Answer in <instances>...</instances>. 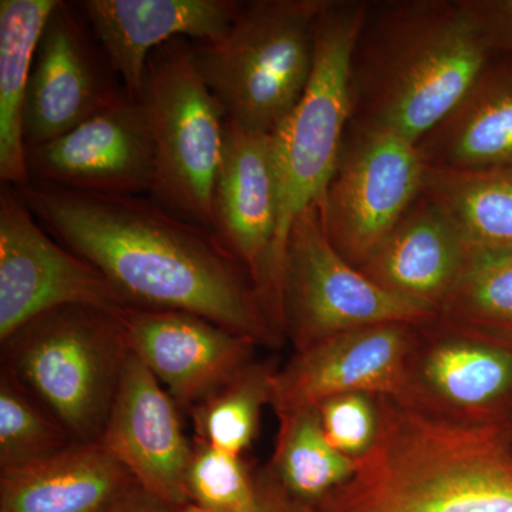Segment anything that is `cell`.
I'll list each match as a JSON object with an SVG mask.
<instances>
[{"mask_svg": "<svg viewBox=\"0 0 512 512\" xmlns=\"http://www.w3.org/2000/svg\"><path fill=\"white\" fill-rule=\"evenodd\" d=\"M56 241L109 279L128 306L194 313L276 346L251 275L220 238L144 195L15 187Z\"/></svg>", "mask_w": 512, "mask_h": 512, "instance_id": "6da1fadb", "label": "cell"}, {"mask_svg": "<svg viewBox=\"0 0 512 512\" xmlns=\"http://www.w3.org/2000/svg\"><path fill=\"white\" fill-rule=\"evenodd\" d=\"M379 434L319 512H512V424L443 419L377 396Z\"/></svg>", "mask_w": 512, "mask_h": 512, "instance_id": "7a4b0ae2", "label": "cell"}, {"mask_svg": "<svg viewBox=\"0 0 512 512\" xmlns=\"http://www.w3.org/2000/svg\"><path fill=\"white\" fill-rule=\"evenodd\" d=\"M493 56L463 0L369 2L350 57V121L417 144Z\"/></svg>", "mask_w": 512, "mask_h": 512, "instance_id": "3957f363", "label": "cell"}, {"mask_svg": "<svg viewBox=\"0 0 512 512\" xmlns=\"http://www.w3.org/2000/svg\"><path fill=\"white\" fill-rule=\"evenodd\" d=\"M367 5L365 0H329L318 22L315 64L308 87L292 113L272 133L278 227L259 298L282 338L286 242L296 218L322 200L338 165L352 120L350 57Z\"/></svg>", "mask_w": 512, "mask_h": 512, "instance_id": "277c9868", "label": "cell"}, {"mask_svg": "<svg viewBox=\"0 0 512 512\" xmlns=\"http://www.w3.org/2000/svg\"><path fill=\"white\" fill-rule=\"evenodd\" d=\"M329 0H252L214 42H192L198 72L227 120L272 134L302 99Z\"/></svg>", "mask_w": 512, "mask_h": 512, "instance_id": "5b68a950", "label": "cell"}, {"mask_svg": "<svg viewBox=\"0 0 512 512\" xmlns=\"http://www.w3.org/2000/svg\"><path fill=\"white\" fill-rule=\"evenodd\" d=\"M6 369L46 404L77 443L99 440L128 346L114 313L66 306L37 316L2 343Z\"/></svg>", "mask_w": 512, "mask_h": 512, "instance_id": "8992f818", "label": "cell"}, {"mask_svg": "<svg viewBox=\"0 0 512 512\" xmlns=\"http://www.w3.org/2000/svg\"><path fill=\"white\" fill-rule=\"evenodd\" d=\"M136 100L156 148L148 197L212 231V191L227 116L198 72L191 40H171L151 53Z\"/></svg>", "mask_w": 512, "mask_h": 512, "instance_id": "52a82bcc", "label": "cell"}, {"mask_svg": "<svg viewBox=\"0 0 512 512\" xmlns=\"http://www.w3.org/2000/svg\"><path fill=\"white\" fill-rule=\"evenodd\" d=\"M282 311L295 352L348 330L439 315L380 288L346 261L329 241L318 205L303 211L289 232Z\"/></svg>", "mask_w": 512, "mask_h": 512, "instance_id": "ba28073f", "label": "cell"}, {"mask_svg": "<svg viewBox=\"0 0 512 512\" xmlns=\"http://www.w3.org/2000/svg\"><path fill=\"white\" fill-rule=\"evenodd\" d=\"M419 147L387 128L350 121L338 165L318 207L329 241L362 266L423 194Z\"/></svg>", "mask_w": 512, "mask_h": 512, "instance_id": "9c48e42d", "label": "cell"}, {"mask_svg": "<svg viewBox=\"0 0 512 512\" xmlns=\"http://www.w3.org/2000/svg\"><path fill=\"white\" fill-rule=\"evenodd\" d=\"M394 399L460 423L512 424V342L440 315L417 323Z\"/></svg>", "mask_w": 512, "mask_h": 512, "instance_id": "30bf717a", "label": "cell"}, {"mask_svg": "<svg viewBox=\"0 0 512 512\" xmlns=\"http://www.w3.org/2000/svg\"><path fill=\"white\" fill-rule=\"evenodd\" d=\"M87 306L114 313L128 306L109 279L56 241L12 185L0 190V340L55 309Z\"/></svg>", "mask_w": 512, "mask_h": 512, "instance_id": "8fae6325", "label": "cell"}, {"mask_svg": "<svg viewBox=\"0 0 512 512\" xmlns=\"http://www.w3.org/2000/svg\"><path fill=\"white\" fill-rule=\"evenodd\" d=\"M126 96L76 3L59 0L36 46L23 111L25 147L69 133Z\"/></svg>", "mask_w": 512, "mask_h": 512, "instance_id": "7c38bea8", "label": "cell"}, {"mask_svg": "<svg viewBox=\"0 0 512 512\" xmlns=\"http://www.w3.org/2000/svg\"><path fill=\"white\" fill-rule=\"evenodd\" d=\"M29 183L97 194L150 195L156 148L143 107L130 96L69 133L26 148Z\"/></svg>", "mask_w": 512, "mask_h": 512, "instance_id": "4fadbf2b", "label": "cell"}, {"mask_svg": "<svg viewBox=\"0 0 512 512\" xmlns=\"http://www.w3.org/2000/svg\"><path fill=\"white\" fill-rule=\"evenodd\" d=\"M128 349L188 412L254 362L258 343L194 313L124 306Z\"/></svg>", "mask_w": 512, "mask_h": 512, "instance_id": "5bb4252c", "label": "cell"}, {"mask_svg": "<svg viewBox=\"0 0 512 512\" xmlns=\"http://www.w3.org/2000/svg\"><path fill=\"white\" fill-rule=\"evenodd\" d=\"M171 394L130 349L100 444L148 494L175 510L188 505L192 446Z\"/></svg>", "mask_w": 512, "mask_h": 512, "instance_id": "9a60e30c", "label": "cell"}, {"mask_svg": "<svg viewBox=\"0 0 512 512\" xmlns=\"http://www.w3.org/2000/svg\"><path fill=\"white\" fill-rule=\"evenodd\" d=\"M417 323H380L338 333L295 352L272 380L275 413L348 393L399 397Z\"/></svg>", "mask_w": 512, "mask_h": 512, "instance_id": "2e32d148", "label": "cell"}, {"mask_svg": "<svg viewBox=\"0 0 512 512\" xmlns=\"http://www.w3.org/2000/svg\"><path fill=\"white\" fill-rule=\"evenodd\" d=\"M278 227V185L272 134L227 120L214 191L212 232L261 288Z\"/></svg>", "mask_w": 512, "mask_h": 512, "instance_id": "e0dca14e", "label": "cell"}, {"mask_svg": "<svg viewBox=\"0 0 512 512\" xmlns=\"http://www.w3.org/2000/svg\"><path fill=\"white\" fill-rule=\"evenodd\" d=\"M89 23L131 99H137L147 60L175 39L214 42L231 28L237 0H82Z\"/></svg>", "mask_w": 512, "mask_h": 512, "instance_id": "ac0fdd59", "label": "cell"}, {"mask_svg": "<svg viewBox=\"0 0 512 512\" xmlns=\"http://www.w3.org/2000/svg\"><path fill=\"white\" fill-rule=\"evenodd\" d=\"M470 254L456 225L423 192L359 269L387 292L439 313Z\"/></svg>", "mask_w": 512, "mask_h": 512, "instance_id": "d6986e66", "label": "cell"}, {"mask_svg": "<svg viewBox=\"0 0 512 512\" xmlns=\"http://www.w3.org/2000/svg\"><path fill=\"white\" fill-rule=\"evenodd\" d=\"M426 167L512 168V59L493 56L454 109L419 143Z\"/></svg>", "mask_w": 512, "mask_h": 512, "instance_id": "ffe728a7", "label": "cell"}, {"mask_svg": "<svg viewBox=\"0 0 512 512\" xmlns=\"http://www.w3.org/2000/svg\"><path fill=\"white\" fill-rule=\"evenodd\" d=\"M134 484L97 441H74L55 456L0 471V512H106Z\"/></svg>", "mask_w": 512, "mask_h": 512, "instance_id": "44dd1931", "label": "cell"}, {"mask_svg": "<svg viewBox=\"0 0 512 512\" xmlns=\"http://www.w3.org/2000/svg\"><path fill=\"white\" fill-rule=\"evenodd\" d=\"M59 0H0V180L29 184L23 111L39 37Z\"/></svg>", "mask_w": 512, "mask_h": 512, "instance_id": "7402d4cb", "label": "cell"}, {"mask_svg": "<svg viewBox=\"0 0 512 512\" xmlns=\"http://www.w3.org/2000/svg\"><path fill=\"white\" fill-rule=\"evenodd\" d=\"M423 192L446 212L470 251L512 252V168L446 171L427 167Z\"/></svg>", "mask_w": 512, "mask_h": 512, "instance_id": "603a6c76", "label": "cell"}, {"mask_svg": "<svg viewBox=\"0 0 512 512\" xmlns=\"http://www.w3.org/2000/svg\"><path fill=\"white\" fill-rule=\"evenodd\" d=\"M276 416L279 430L268 467L296 500L319 508L353 477L356 463L330 446L316 406Z\"/></svg>", "mask_w": 512, "mask_h": 512, "instance_id": "cb8c5ba5", "label": "cell"}, {"mask_svg": "<svg viewBox=\"0 0 512 512\" xmlns=\"http://www.w3.org/2000/svg\"><path fill=\"white\" fill-rule=\"evenodd\" d=\"M275 372L269 363L254 360L220 390L192 407L197 440L242 456L258 434L262 409L272 402Z\"/></svg>", "mask_w": 512, "mask_h": 512, "instance_id": "d4e9b609", "label": "cell"}, {"mask_svg": "<svg viewBox=\"0 0 512 512\" xmlns=\"http://www.w3.org/2000/svg\"><path fill=\"white\" fill-rule=\"evenodd\" d=\"M439 315L512 342V252L471 251Z\"/></svg>", "mask_w": 512, "mask_h": 512, "instance_id": "484cf974", "label": "cell"}, {"mask_svg": "<svg viewBox=\"0 0 512 512\" xmlns=\"http://www.w3.org/2000/svg\"><path fill=\"white\" fill-rule=\"evenodd\" d=\"M70 434L40 412L28 390L3 367L0 377V471L29 466L70 446Z\"/></svg>", "mask_w": 512, "mask_h": 512, "instance_id": "4316f807", "label": "cell"}, {"mask_svg": "<svg viewBox=\"0 0 512 512\" xmlns=\"http://www.w3.org/2000/svg\"><path fill=\"white\" fill-rule=\"evenodd\" d=\"M188 504L212 512H237L254 503L258 477L242 456L195 441L185 476Z\"/></svg>", "mask_w": 512, "mask_h": 512, "instance_id": "83f0119b", "label": "cell"}, {"mask_svg": "<svg viewBox=\"0 0 512 512\" xmlns=\"http://www.w3.org/2000/svg\"><path fill=\"white\" fill-rule=\"evenodd\" d=\"M316 409L326 440L340 454L356 463L372 450L380 424L375 394H339L316 404Z\"/></svg>", "mask_w": 512, "mask_h": 512, "instance_id": "f1b7e54d", "label": "cell"}, {"mask_svg": "<svg viewBox=\"0 0 512 512\" xmlns=\"http://www.w3.org/2000/svg\"><path fill=\"white\" fill-rule=\"evenodd\" d=\"M494 56L512 59V0H463Z\"/></svg>", "mask_w": 512, "mask_h": 512, "instance_id": "f546056e", "label": "cell"}, {"mask_svg": "<svg viewBox=\"0 0 512 512\" xmlns=\"http://www.w3.org/2000/svg\"><path fill=\"white\" fill-rule=\"evenodd\" d=\"M258 491L254 503L245 510L237 512H318V508L296 500L293 495L285 490L278 478L272 473L271 468L266 467L258 474ZM178 512H212L201 510L195 505H185Z\"/></svg>", "mask_w": 512, "mask_h": 512, "instance_id": "4dcf8cb0", "label": "cell"}, {"mask_svg": "<svg viewBox=\"0 0 512 512\" xmlns=\"http://www.w3.org/2000/svg\"><path fill=\"white\" fill-rule=\"evenodd\" d=\"M106 512H178V510L148 494L140 485L134 484Z\"/></svg>", "mask_w": 512, "mask_h": 512, "instance_id": "1f68e13d", "label": "cell"}, {"mask_svg": "<svg viewBox=\"0 0 512 512\" xmlns=\"http://www.w3.org/2000/svg\"><path fill=\"white\" fill-rule=\"evenodd\" d=\"M319 512V511H318Z\"/></svg>", "mask_w": 512, "mask_h": 512, "instance_id": "d6a6232c", "label": "cell"}]
</instances>
